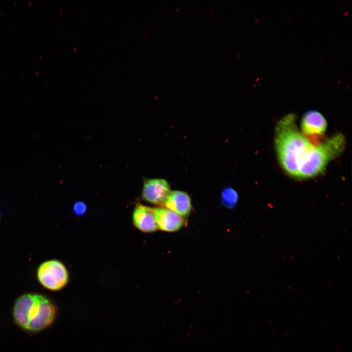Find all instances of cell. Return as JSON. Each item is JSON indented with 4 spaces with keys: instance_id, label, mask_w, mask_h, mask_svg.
<instances>
[{
    "instance_id": "4",
    "label": "cell",
    "mask_w": 352,
    "mask_h": 352,
    "mask_svg": "<svg viewBox=\"0 0 352 352\" xmlns=\"http://www.w3.org/2000/svg\"><path fill=\"white\" fill-rule=\"evenodd\" d=\"M301 133L313 144L317 145L325 139L327 122L324 116L319 111L309 110L302 116L301 123Z\"/></svg>"
},
{
    "instance_id": "8",
    "label": "cell",
    "mask_w": 352,
    "mask_h": 352,
    "mask_svg": "<svg viewBox=\"0 0 352 352\" xmlns=\"http://www.w3.org/2000/svg\"><path fill=\"white\" fill-rule=\"evenodd\" d=\"M132 219L134 226L142 232L151 233L158 229L153 208L137 204L133 212Z\"/></svg>"
},
{
    "instance_id": "9",
    "label": "cell",
    "mask_w": 352,
    "mask_h": 352,
    "mask_svg": "<svg viewBox=\"0 0 352 352\" xmlns=\"http://www.w3.org/2000/svg\"><path fill=\"white\" fill-rule=\"evenodd\" d=\"M221 204L229 209L234 208L237 204L239 196L237 192L230 187L224 188L220 194Z\"/></svg>"
},
{
    "instance_id": "1",
    "label": "cell",
    "mask_w": 352,
    "mask_h": 352,
    "mask_svg": "<svg viewBox=\"0 0 352 352\" xmlns=\"http://www.w3.org/2000/svg\"><path fill=\"white\" fill-rule=\"evenodd\" d=\"M320 144H313L300 132L294 114H288L278 121L275 146L278 160L289 176L298 179L305 176L318 157Z\"/></svg>"
},
{
    "instance_id": "5",
    "label": "cell",
    "mask_w": 352,
    "mask_h": 352,
    "mask_svg": "<svg viewBox=\"0 0 352 352\" xmlns=\"http://www.w3.org/2000/svg\"><path fill=\"white\" fill-rule=\"evenodd\" d=\"M170 192V186L166 180L150 178L144 180L141 195L144 200L162 206Z\"/></svg>"
},
{
    "instance_id": "7",
    "label": "cell",
    "mask_w": 352,
    "mask_h": 352,
    "mask_svg": "<svg viewBox=\"0 0 352 352\" xmlns=\"http://www.w3.org/2000/svg\"><path fill=\"white\" fill-rule=\"evenodd\" d=\"M163 205L183 218L188 217L192 208L189 195L178 190L171 191Z\"/></svg>"
},
{
    "instance_id": "2",
    "label": "cell",
    "mask_w": 352,
    "mask_h": 352,
    "mask_svg": "<svg viewBox=\"0 0 352 352\" xmlns=\"http://www.w3.org/2000/svg\"><path fill=\"white\" fill-rule=\"evenodd\" d=\"M12 314L21 329L29 332H37L52 324L56 309L46 297L37 293H25L16 300Z\"/></svg>"
},
{
    "instance_id": "6",
    "label": "cell",
    "mask_w": 352,
    "mask_h": 352,
    "mask_svg": "<svg viewBox=\"0 0 352 352\" xmlns=\"http://www.w3.org/2000/svg\"><path fill=\"white\" fill-rule=\"evenodd\" d=\"M153 211L157 227L162 231H176L185 224L182 217L167 208H153Z\"/></svg>"
},
{
    "instance_id": "3",
    "label": "cell",
    "mask_w": 352,
    "mask_h": 352,
    "mask_svg": "<svg viewBox=\"0 0 352 352\" xmlns=\"http://www.w3.org/2000/svg\"><path fill=\"white\" fill-rule=\"evenodd\" d=\"M40 283L50 290H58L64 287L68 280V273L65 265L57 260L43 263L37 270Z\"/></svg>"
},
{
    "instance_id": "10",
    "label": "cell",
    "mask_w": 352,
    "mask_h": 352,
    "mask_svg": "<svg viewBox=\"0 0 352 352\" xmlns=\"http://www.w3.org/2000/svg\"><path fill=\"white\" fill-rule=\"evenodd\" d=\"M86 210V205L81 202H78L74 205V211L77 215L84 214Z\"/></svg>"
}]
</instances>
